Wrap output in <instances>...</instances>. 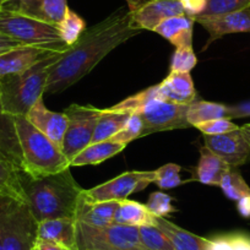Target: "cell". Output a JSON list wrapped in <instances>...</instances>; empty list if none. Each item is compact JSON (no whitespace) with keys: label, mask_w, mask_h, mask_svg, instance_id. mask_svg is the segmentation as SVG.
I'll return each instance as SVG.
<instances>
[{"label":"cell","mask_w":250,"mask_h":250,"mask_svg":"<svg viewBox=\"0 0 250 250\" xmlns=\"http://www.w3.org/2000/svg\"><path fill=\"white\" fill-rule=\"evenodd\" d=\"M65 49L43 45H21L0 54V81L8 76L16 75L27 70L36 62L57 52H65Z\"/></svg>","instance_id":"7c38bea8"},{"label":"cell","mask_w":250,"mask_h":250,"mask_svg":"<svg viewBox=\"0 0 250 250\" xmlns=\"http://www.w3.org/2000/svg\"><path fill=\"white\" fill-rule=\"evenodd\" d=\"M204 144L232 168L240 167L250 161V144L240 128L222 135H204Z\"/></svg>","instance_id":"8fae6325"},{"label":"cell","mask_w":250,"mask_h":250,"mask_svg":"<svg viewBox=\"0 0 250 250\" xmlns=\"http://www.w3.org/2000/svg\"><path fill=\"white\" fill-rule=\"evenodd\" d=\"M220 188L230 200L238 201L244 196L250 195V187L237 170H233V168L221 180Z\"/></svg>","instance_id":"4dcf8cb0"},{"label":"cell","mask_w":250,"mask_h":250,"mask_svg":"<svg viewBox=\"0 0 250 250\" xmlns=\"http://www.w3.org/2000/svg\"><path fill=\"white\" fill-rule=\"evenodd\" d=\"M21 45H23V44H21V43L11 40L10 37H8V36L3 35V33L0 32V54H1V53L8 52V50L14 49V48L21 47Z\"/></svg>","instance_id":"7bdbcfd3"},{"label":"cell","mask_w":250,"mask_h":250,"mask_svg":"<svg viewBox=\"0 0 250 250\" xmlns=\"http://www.w3.org/2000/svg\"><path fill=\"white\" fill-rule=\"evenodd\" d=\"M0 32L23 45H43L65 49L58 26L41 19L0 9Z\"/></svg>","instance_id":"8992f818"},{"label":"cell","mask_w":250,"mask_h":250,"mask_svg":"<svg viewBox=\"0 0 250 250\" xmlns=\"http://www.w3.org/2000/svg\"><path fill=\"white\" fill-rule=\"evenodd\" d=\"M75 250H146L139 227L110 225L95 227L76 221Z\"/></svg>","instance_id":"52a82bcc"},{"label":"cell","mask_w":250,"mask_h":250,"mask_svg":"<svg viewBox=\"0 0 250 250\" xmlns=\"http://www.w3.org/2000/svg\"><path fill=\"white\" fill-rule=\"evenodd\" d=\"M140 33L128 6H122L104 20L86 28L50 68L44 93L54 95L71 87L87 76L112 50Z\"/></svg>","instance_id":"6da1fadb"},{"label":"cell","mask_w":250,"mask_h":250,"mask_svg":"<svg viewBox=\"0 0 250 250\" xmlns=\"http://www.w3.org/2000/svg\"><path fill=\"white\" fill-rule=\"evenodd\" d=\"M196 64L198 58L193 47L177 48L170 60V73H190Z\"/></svg>","instance_id":"836d02e7"},{"label":"cell","mask_w":250,"mask_h":250,"mask_svg":"<svg viewBox=\"0 0 250 250\" xmlns=\"http://www.w3.org/2000/svg\"><path fill=\"white\" fill-rule=\"evenodd\" d=\"M0 9H1V6H0Z\"/></svg>","instance_id":"f907efd6"},{"label":"cell","mask_w":250,"mask_h":250,"mask_svg":"<svg viewBox=\"0 0 250 250\" xmlns=\"http://www.w3.org/2000/svg\"><path fill=\"white\" fill-rule=\"evenodd\" d=\"M155 180V170H129L88 190L83 189V195L92 203L125 200L131 194L144 190Z\"/></svg>","instance_id":"30bf717a"},{"label":"cell","mask_w":250,"mask_h":250,"mask_svg":"<svg viewBox=\"0 0 250 250\" xmlns=\"http://www.w3.org/2000/svg\"><path fill=\"white\" fill-rule=\"evenodd\" d=\"M155 216L148 211L146 205L125 199L119 201V206L114 215V225L141 227L153 226Z\"/></svg>","instance_id":"603a6c76"},{"label":"cell","mask_w":250,"mask_h":250,"mask_svg":"<svg viewBox=\"0 0 250 250\" xmlns=\"http://www.w3.org/2000/svg\"><path fill=\"white\" fill-rule=\"evenodd\" d=\"M180 170H182L180 166L175 165V163H167V165L162 166L157 170H155V183L163 190L179 187L183 184V180L180 179Z\"/></svg>","instance_id":"d590c367"},{"label":"cell","mask_w":250,"mask_h":250,"mask_svg":"<svg viewBox=\"0 0 250 250\" xmlns=\"http://www.w3.org/2000/svg\"><path fill=\"white\" fill-rule=\"evenodd\" d=\"M38 239L59 243L75 250L76 220L75 218H52L40 222Z\"/></svg>","instance_id":"ffe728a7"},{"label":"cell","mask_w":250,"mask_h":250,"mask_svg":"<svg viewBox=\"0 0 250 250\" xmlns=\"http://www.w3.org/2000/svg\"><path fill=\"white\" fill-rule=\"evenodd\" d=\"M1 10L23 14L43 20L41 0H0Z\"/></svg>","instance_id":"8d00e7d4"},{"label":"cell","mask_w":250,"mask_h":250,"mask_svg":"<svg viewBox=\"0 0 250 250\" xmlns=\"http://www.w3.org/2000/svg\"><path fill=\"white\" fill-rule=\"evenodd\" d=\"M130 115L131 113L115 112V110H110L109 108L102 109V114L98 119L91 144L102 143V141L112 139L115 134L119 133L124 128Z\"/></svg>","instance_id":"484cf974"},{"label":"cell","mask_w":250,"mask_h":250,"mask_svg":"<svg viewBox=\"0 0 250 250\" xmlns=\"http://www.w3.org/2000/svg\"><path fill=\"white\" fill-rule=\"evenodd\" d=\"M229 119V107L208 101H194L188 107L187 119L191 126L215 119Z\"/></svg>","instance_id":"d4e9b609"},{"label":"cell","mask_w":250,"mask_h":250,"mask_svg":"<svg viewBox=\"0 0 250 250\" xmlns=\"http://www.w3.org/2000/svg\"><path fill=\"white\" fill-rule=\"evenodd\" d=\"M194 19L184 15L166 19L155 28V32L169 41L174 47H193Z\"/></svg>","instance_id":"d6986e66"},{"label":"cell","mask_w":250,"mask_h":250,"mask_svg":"<svg viewBox=\"0 0 250 250\" xmlns=\"http://www.w3.org/2000/svg\"><path fill=\"white\" fill-rule=\"evenodd\" d=\"M194 21L203 26L210 35L205 47L203 48V50H205L213 41L229 33L250 32V8L213 18H194Z\"/></svg>","instance_id":"9a60e30c"},{"label":"cell","mask_w":250,"mask_h":250,"mask_svg":"<svg viewBox=\"0 0 250 250\" xmlns=\"http://www.w3.org/2000/svg\"><path fill=\"white\" fill-rule=\"evenodd\" d=\"M139 234L146 250H175L169 238L156 226H141Z\"/></svg>","instance_id":"1f68e13d"},{"label":"cell","mask_w":250,"mask_h":250,"mask_svg":"<svg viewBox=\"0 0 250 250\" xmlns=\"http://www.w3.org/2000/svg\"><path fill=\"white\" fill-rule=\"evenodd\" d=\"M31 250H38V248H37V247H36V245H35V247H33V248H32V249H31Z\"/></svg>","instance_id":"681fc988"},{"label":"cell","mask_w":250,"mask_h":250,"mask_svg":"<svg viewBox=\"0 0 250 250\" xmlns=\"http://www.w3.org/2000/svg\"><path fill=\"white\" fill-rule=\"evenodd\" d=\"M250 8V0H206V6L195 18H213ZM194 19V18H193Z\"/></svg>","instance_id":"f546056e"},{"label":"cell","mask_w":250,"mask_h":250,"mask_svg":"<svg viewBox=\"0 0 250 250\" xmlns=\"http://www.w3.org/2000/svg\"><path fill=\"white\" fill-rule=\"evenodd\" d=\"M188 107L189 104H178L160 98L148 101L138 112L143 120L141 138L160 131L190 128L187 119Z\"/></svg>","instance_id":"9c48e42d"},{"label":"cell","mask_w":250,"mask_h":250,"mask_svg":"<svg viewBox=\"0 0 250 250\" xmlns=\"http://www.w3.org/2000/svg\"><path fill=\"white\" fill-rule=\"evenodd\" d=\"M36 247L38 248V250H73L70 249V248L65 247V245L59 244V243L48 242V240H40V239H37Z\"/></svg>","instance_id":"ee69618b"},{"label":"cell","mask_w":250,"mask_h":250,"mask_svg":"<svg viewBox=\"0 0 250 250\" xmlns=\"http://www.w3.org/2000/svg\"><path fill=\"white\" fill-rule=\"evenodd\" d=\"M0 156L22 170V153L15 126V117L4 112L0 100Z\"/></svg>","instance_id":"ac0fdd59"},{"label":"cell","mask_w":250,"mask_h":250,"mask_svg":"<svg viewBox=\"0 0 250 250\" xmlns=\"http://www.w3.org/2000/svg\"><path fill=\"white\" fill-rule=\"evenodd\" d=\"M130 13L136 27L153 31L166 19L184 15L185 10L179 0H143Z\"/></svg>","instance_id":"4fadbf2b"},{"label":"cell","mask_w":250,"mask_h":250,"mask_svg":"<svg viewBox=\"0 0 250 250\" xmlns=\"http://www.w3.org/2000/svg\"><path fill=\"white\" fill-rule=\"evenodd\" d=\"M153 226L160 228L172 242L175 250H208L210 239L199 237L194 233L180 228L168 221L166 217H156L153 221Z\"/></svg>","instance_id":"44dd1931"},{"label":"cell","mask_w":250,"mask_h":250,"mask_svg":"<svg viewBox=\"0 0 250 250\" xmlns=\"http://www.w3.org/2000/svg\"><path fill=\"white\" fill-rule=\"evenodd\" d=\"M15 126L22 153V172L31 177H38L71 167L62 148L37 130L27 118L15 117Z\"/></svg>","instance_id":"277c9868"},{"label":"cell","mask_w":250,"mask_h":250,"mask_svg":"<svg viewBox=\"0 0 250 250\" xmlns=\"http://www.w3.org/2000/svg\"><path fill=\"white\" fill-rule=\"evenodd\" d=\"M141 133H143V120H141V117L138 113H131L130 118H129L128 123L125 124L124 128L119 133L115 134L112 139H109V141L120 144V145L126 147L129 143H131L135 139L141 138Z\"/></svg>","instance_id":"e575fe53"},{"label":"cell","mask_w":250,"mask_h":250,"mask_svg":"<svg viewBox=\"0 0 250 250\" xmlns=\"http://www.w3.org/2000/svg\"><path fill=\"white\" fill-rule=\"evenodd\" d=\"M195 128H198L204 135H222V134L237 130L240 126L234 124L230 119L223 118V119H215L210 120V122L201 123V124L196 125Z\"/></svg>","instance_id":"ab89813d"},{"label":"cell","mask_w":250,"mask_h":250,"mask_svg":"<svg viewBox=\"0 0 250 250\" xmlns=\"http://www.w3.org/2000/svg\"><path fill=\"white\" fill-rule=\"evenodd\" d=\"M237 210L239 215L244 218L250 217V195L244 196L237 201Z\"/></svg>","instance_id":"f6af8a7d"},{"label":"cell","mask_w":250,"mask_h":250,"mask_svg":"<svg viewBox=\"0 0 250 250\" xmlns=\"http://www.w3.org/2000/svg\"><path fill=\"white\" fill-rule=\"evenodd\" d=\"M0 250H5V249H4V245H3V243H1V239H0Z\"/></svg>","instance_id":"c3c4849f"},{"label":"cell","mask_w":250,"mask_h":250,"mask_svg":"<svg viewBox=\"0 0 250 250\" xmlns=\"http://www.w3.org/2000/svg\"><path fill=\"white\" fill-rule=\"evenodd\" d=\"M26 118L37 130L44 134L52 143L62 148L64 135L68 128V118L64 113L48 109L43 102V97H41L33 104Z\"/></svg>","instance_id":"5bb4252c"},{"label":"cell","mask_w":250,"mask_h":250,"mask_svg":"<svg viewBox=\"0 0 250 250\" xmlns=\"http://www.w3.org/2000/svg\"><path fill=\"white\" fill-rule=\"evenodd\" d=\"M125 1H126V6H128L130 11H133L134 9H136L143 3V0H125Z\"/></svg>","instance_id":"bcb514c9"},{"label":"cell","mask_w":250,"mask_h":250,"mask_svg":"<svg viewBox=\"0 0 250 250\" xmlns=\"http://www.w3.org/2000/svg\"><path fill=\"white\" fill-rule=\"evenodd\" d=\"M173 199L162 191H155L148 198L146 208L156 217H166L175 212V208L172 205Z\"/></svg>","instance_id":"f35d334b"},{"label":"cell","mask_w":250,"mask_h":250,"mask_svg":"<svg viewBox=\"0 0 250 250\" xmlns=\"http://www.w3.org/2000/svg\"><path fill=\"white\" fill-rule=\"evenodd\" d=\"M188 16L195 18L200 15L206 6V0H179Z\"/></svg>","instance_id":"60d3db41"},{"label":"cell","mask_w":250,"mask_h":250,"mask_svg":"<svg viewBox=\"0 0 250 250\" xmlns=\"http://www.w3.org/2000/svg\"><path fill=\"white\" fill-rule=\"evenodd\" d=\"M240 129H242V131L244 133V135H245V138H247L248 143L250 144V124L243 125V126H240Z\"/></svg>","instance_id":"7dc6e473"},{"label":"cell","mask_w":250,"mask_h":250,"mask_svg":"<svg viewBox=\"0 0 250 250\" xmlns=\"http://www.w3.org/2000/svg\"><path fill=\"white\" fill-rule=\"evenodd\" d=\"M228 107H229V119L250 117V101L235 105H228Z\"/></svg>","instance_id":"b9f144b4"},{"label":"cell","mask_w":250,"mask_h":250,"mask_svg":"<svg viewBox=\"0 0 250 250\" xmlns=\"http://www.w3.org/2000/svg\"><path fill=\"white\" fill-rule=\"evenodd\" d=\"M162 100L178 104H190L196 98V90L190 73H170L158 83Z\"/></svg>","instance_id":"2e32d148"},{"label":"cell","mask_w":250,"mask_h":250,"mask_svg":"<svg viewBox=\"0 0 250 250\" xmlns=\"http://www.w3.org/2000/svg\"><path fill=\"white\" fill-rule=\"evenodd\" d=\"M230 169L232 167L205 146L200 148V160L195 170V179L201 184L220 187L221 180Z\"/></svg>","instance_id":"7402d4cb"},{"label":"cell","mask_w":250,"mask_h":250,"mask_svg":"<svg viewBox=\"0 0 250 250\" xmlns=\"http://www.w3.org/2000/svg\"><path fill=\"white\" fill-rule=\"evenodd\" d=\"M68 9V0H41L43 20L52 25H59Z\"/></svg>","instance_id":"74e56055"},{"label":"cell","mask_w":250,"mask_h":250,"mask_svg":"<svg viewBox=\"0 0 250 250\" xmlns=\"http://www.w3.org/2000/svg\"><path fill=\"white\" fill-rule=\"evenodd\" d=\"M0 196L25 201L20 180V169L0 156Z\"/></svg>","instance_id":"4316f807"},{"label":"cell","mask_w":250,"mask_h":250,"mask_svg":"<svg viewBox=\"0 0 250 250\" xmlns=\"http://www.w3.org/2000/svg\"><path fill=\"white\" fill-rule=\"evenodd\" d=\"M58 30H59L62 42L66 45H73L85 32L86 22L80 15L69 8L64 19L58 25Z\"/></svg>","instance_id":"83f0119b"},{"label":"cell","mask_w":250,"mask_h":250,"mask_svg":"<svg viewBox=\"0 0 250 250\" xmlns=\"http://www.w3.org/2000/svg\"><path fill=\"white\" fill-rule=\"evenodd\" d=\"M125 146L113 141H102V143L90 144L87 147L83 148L80 153L75 156L70 162V166L81 167V166H96L104 162L110 157H114L119 152H122Z\"/></svg>","instance_id":"cb8c5ba5"},{"label":"cell","mask_w":250,"mask_h":250,"mask_svg":"<svg viewBox=\"0 0 250 250\" xmlns=\"http://www.w3.org/2000/svg\"><path fill=\"white\" fill-rule=\"evenodd\" d=\"M155 98L162 100V97L160 95V90H158V85L151 86V87L146 88V90L141 91V92L136 93V95L125 98L122 102L109 107V109L115 110V112L138 113L148 101L155 100Z\"/></svg>","instance_id":"f1b7e54d"},{"label":"cell","mask_w":250,"mask_h":250,"mask_svg":"<svg viewBox=\"0 0 250 250\" xmlns=\"http://www.w3.org/2000/svg\"><path fill=\"white\" fill-rule=\"evenodd\" d=\"M64 114L68 118V128L62 140V151L71 162L92 141L102 109L93 105L71 104L64 110Z\"/></svg>","instance_id":"ba28073f"},{"label":"cell","mask_w":250,"mask_h":250,"mask_svg":"<svg viewBox=\"0 0 250 250\" xmlns=\"http://www.w3.org/2000/svg\"><path fill=\"white\" fill-rule=\"evenodd\" d=\"M38 225L27 203L0 196V239L4 249H32L38 239Z\"/></svg>","instance_id":"5b68a950"},{"label":"cell","mask_w":250,"mask_h":250,"mask_svg":"<svg viewBox=\"0 0 250 250\" xmlns=\"http://www.w3.org/2000/svg\"><path fill=\"white\" fill-rule=\"evenodd\" d=\"M64 52H57L16 75L0 81V100L4 112L11 117H26L36 102L44 96L50 68Z\"/></svg>","instance_id":"3957f363"},{"label":"cell","mask_w":250,"mask_h":250,"mask_svg":"<svg viewBox=\"0 0 250 250\" xmlns=\"http://www.w3.org/2000/svg\"><path fill=\"white\" fill-rule=\"evenodd\" d=\"M20 180L26 203L38 223L52 218H75L83 189L74 179L70 168L38 177L20 170Z\"/></svg>","instance_id":"7a4b0ae2"},{"label":"cell","mask_w":250,"mask_h":250,"mask_svg":"<svg viewBox=\"0 0 250 250\" xmlns=\"http://www.w3.org/2000/svg\"><path fill=\"white\" fill-rule=\"evenodd\" d=\"M208 239V250H250V235L245 233H229Z\"/></svg>","instance_id":"d6a6232c"},{"label":"cell","mask_w":250,"mask_h":250,"mask_svg":"<svg viewBox=\"0 0 250 250\" xmlns=\"http://www.w3.org/2000/svg\"><path fill=\"white\" fill-rule=\"evenodd\" d=\"M119 206V201H102L92 203L81 195L76 210L75 220L95 227H105L114 225V215Z\"/></svg>","instance_id":"e0dca14e"}]
</instances>
